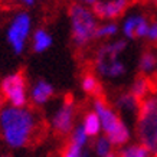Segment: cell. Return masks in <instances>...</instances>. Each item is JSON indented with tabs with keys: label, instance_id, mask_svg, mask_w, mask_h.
<instances>
[{
	"label": "cell",
	"instance_id": "5bb4252c",
	"mask_svg": "<svg viewBox=\"0 0 157 157\" xmlns=\"http://www.w3.org/2000/svg\"><path fill=\"white\" fill-rule=\"evenodd\" d=\"M52 46V36L45 30V29H38L32 35V48L36 53H43Z\"/></svg>",
	"mask_w": 157,
	"mask_h": 157
},
{
	"label": "cell",
	"instance_id": "ba28073f",
	"mask_svg": "<svg viewBox=\"0 0 157 157\" xmlns=\"http://www.w3.org/2000/svg\"><path fill=\"white\" fill-rule=\"evenodd\" d=\"M130 0H97L92 5V12L100 19H117L128 7Z\"/></svg>",
	"mask_w": 157,
	"mask_h": 157
},
{
	"label": "cell",
	"instance_id": "d6986e66",
	"mask_svg": "<svg viewBox=\"0 0 157 157\" xmlns=\"http://www.w3.org/2000/svg\"><path fill=\"white\" fill-rule=\"evenodd\" d=\"M120 156L123 157H147L150 156L148 148L143 144H131L120 150Z\"/></svg>",
	"mask_w": 157,
	"mask_h": 157
},
{
	"label": "cell",
	"instance_id": "603a6c76",
	"mask_svg": "<svg viewBox=\"0 0 157 157\" xmlns=\"http://www.w3.org/2000/svg\"><path fill=\"white\" fill-rule=\"evenodd\" d=\"M84 148L82 146H79V144L74 143V141H71L69 140V143L67 144V147L63 148V151H62V156L65 157H81L84 156Z\"/></svg>",
	"mask_w": 157,
	"mask_h": 157
},
{
	"label": "cell",
	"instance_id": "4316f807",
	"mask_svg": "<svg viewBox=\"0 0 157 157\" xmlns=\"http://www.w3.org/2000/svg\"><path fill=\"white\" fill-rule=\"evenodd\" d=\"M3 100H5V98H3V95L0 94V108H2V105H3Z\"/></svg>",
	"mask_w": 157,
	"mask_h": 157
},
{
	"label": "cell",
	"instance_id": "8992f818",
	"mask_svg": "<svg viewBox=\"0 0 157 157\" xmlns=\"http://www.w3.org/2000/svg\"><path fill=\"white\" fill-rule=\"evenodd\" d=\"M0 94L3 95L9 105L14 107H25L28 105L29 92L26 78L22 72H13L6 75L0 81Z\"/></svg>",
	"mask_w": 157,
	"mask_h": 157
},
{
	"label": "cell",
	"instance_id": "6da1fadb",
	"mask_svg": "<svg viewBox=\"0 0 157 157\" xmlns=\"http://www.w3.org/2000/svg\"><path fill=\"white\" fill-rule=\"evenodd\" d=\"M39 130V118L33 109L6 105L0 109V134L6 146L23 148L33 141Z\"/></svg>",
	"mask_w": 157,
	"mask_h": 157
},
{
	"label": "cell",
	"instance_id": "cb8c5ba5",
	"mask_svg": "<svg viewBox=\"0 0 157 157\" xmlns=\"http://www.w3.org/2000/svg\"><path fill=\"white\" fill-rule=\"evenodd\" d=\"M146 38L153 43H157V22H151L148 25V30H147V36Z\"/></svg>",
	"mask_w": 157,
	"mask_h": 157
},
{
	"label": "cell",
	"instance_id": "30bf717a",
	"mask_svg": "<svg viewBox=\"0 0 157 157\" xmlns=\"http://www.w3.org/2000/svg\"><path fill=\"white\" fill-rule=\"evenodd\" d=\"M55 94V90L51 82L45 81V79H39L32 85L30 92H29V98L35 105H45Z\"/></svg>",
	"mask_w": 157,
	"mask_h": 157
},
{
	"label": "cell",
	"instance_id": "d4e9b609",
	"mask_svg": "<svg viewBox=\"0 0 157 157\" xmlns=\"http://www.w3.org/2000/svg\"><path fill=\"white\" fill-rule=\"evenodd\" d=\"M75 2H76V3H82V5H86V6H88V5L92 6V5H94V3L97 2V0H75Z\"/></svg>",
	"mask_w": 157,
	"mask_h": 157
},
{
	"label": "cell",
	"instance_id": "8fae6325",
	"mask_svg": "<svg viewBox=\"0 0 157 157\" xmlns=\"http://www.w3.org/2000/svg\"><path fill=\"white\" fill-rule=\"evenodd\" d=\"M95 69L101 76L105 78H118L125 74V65L118 58L95 61Z\"/></svg>",
	"mask_w": 157,
	"mask_h": 157
},
{
	"label": "cell",
	"instance_id": "9a60e30c",
	"mask_svg": "<svg viewBox=\"0 0 157 157\" xmlns=\"http://www.w3.org/2000/svg\"><path fill=\"white\" fill-rule=\"evenodd\" d=\"M82 127L86 131V134L90 137H97L101 131V121L100 117L95 111L92 113H86L85 117H84V121H82Z\"/></svg>",
	"mask_w": 157,
	"mask_h": 157
},
{
	"label": "cell",
	"instance_id": "83f0119b",
	"mask_svg": "<svg viewBox=\"0 0 157 157\" xmlns=\"http://www.w3.org/2000/svg\"><path fill=\"white\" fill-rule=\"evenodd\" d=\"M153 2H154V3H156V5H157V0H153Z\"/></svg>",
	"mask_w": 157,
	"mask_h": 157
},
{
	"label": "cell",
	"instance_id": "ac0fdd59",
	"mask_svg": "<svg viewBox=\"0 0 157 157\" xmlns=\"http://www.w3.org/2000/svg\"><path fill=\"white\" fill-rule=\"evenodd\" d=\"M94 151H95L97 156L100 157H111L114 156L113 154V144L108 140L107 136H102V137H98L94 143Z\"/></svg>",
	"mask_w": 157,
	"mask_h": 157
},
{
	"label": "cell",
	"instance_id": "484cf974",
	"mask_svg": "<svg viewBox=\"0 0 157 157\" xmlns=\"http://www.w3.org/2000/svg\"><path fill=\"white\" fill-rule=\"evenodd\" d=\"M20 3H23V5H28V6H32L35 3V0H17Z\"/></svg>",
	"mask_w": 157,
	"mask_h": 157
},
{
	"label": "cell",
	"instance_id": "44dd1931",
	"mask_svg": "<svg viewBox=\"0 0 157 157\" xmlns=\"http://www.w3.org/2000/svg\"><path fill=\"white\" fill-rule=\"evenodd\" d=\"M71 141H74V143L79 144V146H82V147H85L86 144H88V140H90V136L86 134V131L84 130V127L82 125H78V127H74L72 128L71 133Z\"/></svg>",
	"mask_w": 157,
	"mask_h": 157
},
{
	"label": "cell",
	"instance_id": "7a4b0ae2",
	"mask_svg": "<svg viewBox=\"0 0 157 157\" xmlns=\"http://www.w3.org/2000/svg\"><path fill=\"white\" fill-rule=\"evenodd\" d=\"M69 22L72 42L76 48H85L92 39H95L98 22L95 13L86 5L74 3L69 7Z\"/></svg>",
	"mask_w": 157,
	"mask_h": 157
},
{
	"label": "cell",
	"instance_id": "f1b7e54d",
	"mask_svg": "<svg viewBox=\"0 0 157 157\" xmlns=\"http://www.w3.org/2000/svg\"><path fill=\"white\" fill-rule=\"evenodd\" d=\"M156 58H157V55H156ZM156 68H157V65H156Z\"/></svg>",
	"mask_w": 157,
	"mask_h": 157
},
{
	"label": "cell",
	"instance_id": "7c38bea8",
	"mask_svg": "<svg viewBox=\"0 0 157 157\" xmlns=\"http://www.w3.org/2000/svg\"><path fill=\"white\" fill-rule=\"evenodd\" d=\"M127 46L125 40H114L111 43H107L104 46H101L97 51L95 61H102V59H113V58H118L120 53L123 52Z\"/></svg>",
	"mask_w": 157,
	"mask_h": 157
},
{
	"label": "cell",
	"instance_id": "52a82bcc",
	"mask_svg": "<svg viewBox=\"0 0 157 157\" xmlns=\"http://www.w3.org/2000/svg\"><path fill=\"white\" fill-rule=\"evenodd\" d=\"M74 121H75V102L71 97H67L56 109V113L53 114L51 124L55 133L68 136L74 128Z\"/></svg>",
	"mask_w": 157,
	"mask_h": 157
},
{
	"label": "cell",
	"instance_id": "4fadbf2b",
	"mask_svg": "<svg viewBox=\"0 0 157 157\" xmlns=\"http://www.w3.org/2000/svg\"><path fill=\"white\" fill-rule=\"evenodd\" d=\"M115 107L124 113H136L137 114L138 107H140V100L131 94V91L123 92L115 98Z\"/></svg>",
	"mask_w": 157,
	"mask_h": 157
},
{
	"label": "cell",
	"instance_id": "9c48e42d",
	"mask_svg": "<svg viewBox=\"0 0 157 157\" xmlns=\"http://www.w3.org/2000/svg\"><path fill=\"white\" fill-rule=\"evenodd\" d=\"M148 20L143 14H133L124 20L123 32L127 39L134 38H146L148 30Z\"/></svg>",
	"mask_w": 157,
	"mask_h": 157
},
{
	"label": "cell",
	"instance_id": "7402d4cb",
	"mask_svg": "<svg viewBox=\"0 0 157 157\" xmlns=\"http://www.w3.org/2000/svg\"><path fill=\"white\" fill-rule=\"evenodd\" d=\"M118 32V26L115 23H105V25H101L97 28V32H95V38H111L117 35Z\"/></svg>",
	"mask_w": 157,
	"mask_h": 157
},
{
	"label": "cell",
	"instance_id": "ffe728a7",
	"mask_svg": "<svg viewBox=\"0 0 157 157\" xmlns=\"http://www.w3.org/2000/svg\"><path fill=\"white\" fill-rule=\"evenodd\" d=\"M157 65V58L154 53L151 52H144L140 58V62H138V68L140 71L144 72V74H148L151 72Z\"/></svg>",
	"mask_w": 157,
	"mask_h": 157
},
{
	"label": "cell",
	"instance_id": "5b68a950",
	"mask_svg": "<svg viewBox=\"0 0 157 157\" xmlns=\"http://www.w3.org/2000/svg\"><path fill=\"white\" fill-rule=\"evenodd\" d=\"M32 33V19L26 12L16 13L10 20L7 30H6V40L9 43L10 49L16 55L25 51L26 43Z\"/></svg>",
	"mask_w": 157,
	"mask_h": 157
},
{
	"label": "cell",
	"instance_id": "3957f363",
	"mask_svg": "<svg viewBox=\"0 0 157 157\" xmlns=\"http://www.w3.org/2000/svg\"><path fill=\"white\" fill-rule=\"evenodd\" d=\"M137 137L148 151L157 156V94L140 101L137 111Z\"/></svg>",
	"mask_w": 157,
	"mask_h": 157
},
{
	"label": "cell",
	"instance_id": "277c9868",
	"mask_svg": "<svg viewBox=\"0 0 157 157\" xmlns=\"http://www.w3.org/2000/svg\"><path fill=\"white\" fill-rule=\"evenodd\" d=\"M94 111L101 121V130L105 133L113 146H123L130 140L128 127L121 121L118 114L111 108L104 98L97 97L94 100Z\"/></svg>",
	"mask_w": 157,
	"mask_h": 157
},
{
	"label": "cell",
	"instance_id": "2e32d148",
	"mask_svg": "<svg viewBox=\"0 0 157 157\" xmlns=\"http://www.w3.org/2000/svg\"><path fill=\"white\" fill-rule=\"evenodd\" d=\"M81 88L85 94H90V95L98 97L101 92V85H100V82H98V79H97V76L94 74H90V72L82 76Z\"/></svg>",
	"mask_w": 157,
	"mask_h": 157
},
{
	"label": "cell",
	"instance_id": "e0dca14e",
	"mask_svg": "<svg viewBox=\"0 0 157 157\" xmlns=\"http://www.w3.org/2000/svg\"><path fill=\"white\" fill-rule=\"evenodd\" d=\"M148 92H150V82H148V79L144 78V76H137L133 82V86H131V94L141 101L143 98H146L148 95Z\"/></svg>",
	"mask_w": 157,
	"mask_h": 157
}]
</instances>
